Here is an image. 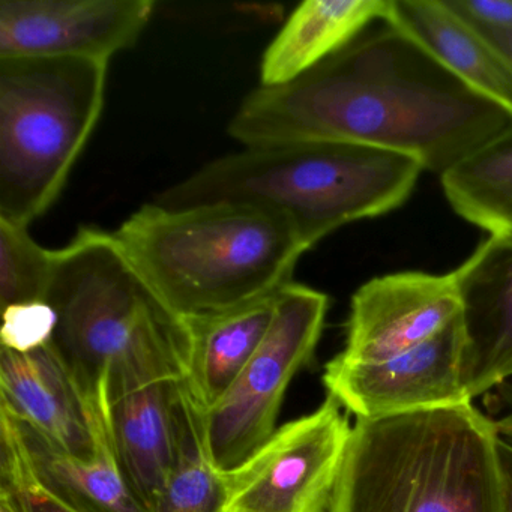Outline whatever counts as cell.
Segmentation results:
<instances>
[{
    "label": "cell",
    "instance_id": "obj_1",
    "mask_svg": "<svg viewBox=\"0 0 512 512\" xmlns=\"http://www.w3.org/2000/svg\"><path fill=\"white\" fill-rule=\"evenodd\" d=\"M511 122V113L385 23L293 82L254 89L227 133L244 148L356 143L443 175Z\"/></svg>",
    "mask_w": 512,
    "mask_h": 512
},
{
    "label": "cell",
    "instance_id": "obj_2",
    "mask_svg": "<svg viewBox=\"0 0 512 512\" xmlns=\"http://www.w3.org/2000/svg\"><path fill=\"white\" fill-rule=\"evenodd\" d=\"M46 302L56 313L52 346L91 400L187 376V322L152 293L113 233L82 227L55 250Z\"/></svg>",
    "mask_w": 512,
    "mask_h": 512
},
{
    "label": "cell",
    "instance_id": "obj_3",
    "mask_svg": "<svg viewBox=\"0 0 512 512\" xmlns=\"http://www.w3.org/2000/svg\"><path fill=\"white\" fill-rule=\"evenodd\" d=\"M113 235L152 293L184 320L272 295L308 251L284 215L245 203H148Z\"/></svg>",
    "mask_w": 512,
    "mask_h": 512
},
{
    "label": "cell",
    "instance_id": "obj_4",
    "mask_svg": "<svg viewBox=\"0 0 512 512\" xmlns=\"http://www.w3.org/2000/svg\"><path fill=\"white\" fill-rule=\"evenodd\" d=\"M499 440L472 401L356 418L329 512H505Z\"/></svg>",
    "mask_w": 512,
    "mask_h": 512
},
{
    "label": "cell",
    "instance_id": "obj_5",
    "mask_svg": "<svg viewBox=\"0 0 512 512\" xmlns=\"http://www.w3.org/2000/svg\"><path fill=\"white\" fill-rule=\"evenodd\" d=\"M424 167L415 158L356 143L308 142L244 148L158 194L167 209L232 202L271 209L310 250L353 221L407 202Z\"/></svg>",
    "mask_w": 512,
    "mask_h": 512
},
{
    "label": "cell",
    "instance_id": "obj_6",
    "mask_svg": "<svg viewBox=\"0 0 512 512\" xmlns=\"http://www.w3.org/2000/svg\"><path fill=\"white\" fill-rule=\"evenodd\" d=\"M107 62L0 59V218L28 227L64 190L106 103Z\"/></svg>",
    "mask_w": 512,
    "mask_h": 512
},
{
    "label": "cell",
    "instance_id": "obj_7",
    "mask_svg": "<svg viewBox=\"0 0 512 512\" xmlns=\"http://www.w3.org/2000/svg\"><path fill=\"white\" fill-rule=\"evenodd\" d=\"M325 293L289 283L280 287L271 328L226 394L205 412L209 452L218 469L241 466L277 430L293 377L311 361L328 313Z\"/></svg>",
    "mask_w": 512,
    "mask_h": 512
},
{
    "label": "cell",
    "instance_id": "obj_8",
    "mask_svg": "<svg viewBox=\"0 0 512 512\" xmlns=\"http://www.w3.org/2000/svg\"><path fill=\"white\" fill-rule=\"evenodd\" d=\"M350 434L343 406L328 395L230 470L224 512H329Z\"/></svg>",
    "mask_w": 512,
    "mask_h": 512
},
{
    "label": "cell",
    "instance_id": "obj_9",
    "mask_svg": "<svg viewBox=\"0 0 512 512\" xmlns=\"http://www.w3.org/2000/svg\"><path fill=\"white\" fill-rule=\"evenodd\" d=\"M461 314L415 349L377 362L347 364L332 358L323 385L356 418L374 419L472 401L464 377Z\"/></svg>",
    "mask_w": 512,
    "mask_h": 512
},
{
    "label": "cell",
    "instance_id": "obj_10",
    "mask_svg": "<svg viewBox=\"0 0 512 512\" xmlns=\"http://www.w3.org/2000/svg\"><path fill=\"white\" fill-rule=\"evenodd\" d=\"M154 0H0V59L107 62L136 46Z\"/></svg>",
    "mask_w": 512,
    "mask_h": 512
},
{
    "label": "cell",
    "instance_id": "obj_11",
    "mask_svg": "<svg viewBox=\"0 0 512 512\" xmlns=\"http://www.w3.org/2000/svg\"><path fill=\"white\" fill-rule=\"evenodd\" d=\"M460 314L454 272L373 278L353 295L346 344L335 358L347 364L392 358L431 340Z\"/></svg>",
    "mask_w": 512,
    "mask_h": 512
},
{
    "label": "cell",
    "instance_id": "obj_12",
    "mask_svg": "<svg viewBox=\"0 0 512 512\" xmlns=\"http://www.w3.org/2000/svg\"><path fill=\"white\" fill-rule=\"evenodd\" d=\"M0 406L80 460L100 455L106 439L100 407L52 343L28 353L0 349Z\"/></svg>",
    "mask_w": 512,
    "mask_h": 512
},
{
    "label": "cell",
    "instance_id": "obj_13",
    "mask_svg": "<svg viewBox=\"0 0 512 512\" xmlns=\"http://www.w3.org/2000/svg\"><path fill=\"white\" fill-rule=\"evenodd\" d=\"M454 275L473 400L512 377V230L488 236Z\"/></svg>",
    "mask_w": 512,
    "mask_h": 512
},
{
    "label": "cell",
    "instance_id": "obj_14",
    "mask_svg": "<svg viewBox=\"0 0 512 512\" xmlns=\"http://www.w3.org/2000/svg\"><path fill=\"white\" fill-rule=\"evenodd\" d=\"M182 380L151 383L115 400H95L119 469L149 512H154L175 460Z\"/></svg>",
    "mask_w": 512,
    "mask_h": 512
},
{
    "label": "cell",
    "instance_id": "obj_15",
    "mask_svg": "<svg viewBox=\"0 0 512 512\" xmlns=\"http://www.w3.org/2000/svg\"><path fill=\"white\" fill-rule=\"evenodd\" d=\"M383 23L412 38L461 82L512 115L511 65L445 0H391Z\"/></svg>",
    "mask_w": 512,
    "mask_h": 512
},
{
    "label": "cell",
    "instance_id": "obj_16",
    "mask_svg": "<svg viewBox=\"0 0 512 512\" xmlns=\"http://www.w3.org/2000/svg\"><path fill=\"white\" fill-rule=\"evenodd\" d=\"M0 418L13 428L35 481L62 505L74 512H149L122 475L107 430L100 455L85 461L2 406Z\"/></svg>",
    "mask_w": 512,
    "mask_h": 512
},
{
    "label": "cell",
    "instance_id": "obj_17",
    "mask_svg": "<svg viewBox=\"0 0 512 512\" xmlns=\"http://www.w3.org/2000/svg\"><path fill=\"white\" fill-rule=\"evenodd\" d=\"M391 0H305L284 23L260 62V86L286 85L313 70L371 23L385 22Z\"/></svg>",
    "mask_w": 512,
    "mask_h": 512
},
{
    "label": "cell",
    "instance_id": "obj_18",
    "mask_svg": "<svg viewBox=\"0 0 512 512\" xmlns=\"http://www.w3.org/2000/svg\"><path fill=\"white\" fill-rule=\"evenodd\" d=\"M278 290L226 313L185 320L190 331L185 383L205 412L226 394L265 340L274 320Z\"/></svg>",
    "mask_w": 512,
    "mask_h": 512
},
{
    "label": "cell",
    "instance_id": "obj_19",
    "mask_svg": "<svg viewBox=\"0 0 512 512\" xmlns=\"http://www.w3.org/2000/svg\"><path fill=\"white\" fill-rule=\"evenodd\" d=\"M229 499V472L218 469L209 452L205 410L185 379L176 409V451L172 469L154 512H224Z\"/></svg>",
    "mask_w": 512,
    "mask_h": 512
},
{
    "label": "cell",
    "instance_id": "obj_20",
    "mask_svg": "<svg viewBox=\"0 0 512 512\" xmlns=\"http://www.w3.org/2000/svg\"><path fill=\"white\" fill-rule=\"evenodd\" d=\"M455 214L490 233L512 230V122L440 175Z\"/></svg>",
    "mask_w": 512,
    "mask_h": 512
},
{
    "label": "cell",
    "instance_id": "obj_21",
    "mask_svg": "<svg viewBox=\"0 0 512 512\" xmlns=\"http://www.w3.org/2000/svg\"><path fill=\"white\" fill-rule=\"evenodd\" d=\"M55 250L41 247L28 227L0 218V305L46 302Z\"/></svg>",
    "mask_w": 512,
    "mask_h": 512
},
{
    "label": "cell",
    "instance_id": "obj_22",
    "mask_svg": "<svg viewBox=\"0 0 512 512\" xmlns=\"http://www.w3.org/2000/svg\"><path fill=\"white\" fill-rule=\"evenodd\" d=\"M0 497L14 512H74L35 481L11 425L0 418Z\"/></svg>",
    "mask_w": 512,
    "mask_h": 512
},
{
    "label": "cell",
    "instance_id": "obj_23",
    "mask_svg": "<svg viewBox=\"0 0 512 512\" xmlns=\"http://www.w3.org/2000/svg\"><path fill=\"white\" fill-rule=\"evenodd\" d=\"M0 343L5 349L28 353L52 343L56 313L47 302L11 305L2 310Z\"/></svg>",
    "mask_w": 512,
    "mask_h": 512
},
{
    "label": "cell",
    "instance_id": "obj_24",
    "mask_svg": "<svg viewBox=\"0 0 512 512\" xmlns=\"http://www.w3.org/2000/svg\"><path fill=\"white\" fill-rule=\"evenodd\" d=\"M482 37L512 32V0H445Z\"/></svg>",
    "mask_w": 512,
    "mask_h": 512
},
{
    "label": "cell",
    "instance_id": "obj_25",
    "mask_svg": "<svg viewBox=\"0 0 512 512\" xmlns=\"http://www.w3.org/2000/svg\"><path fill=\"white\" fill-rule=\"evenodd\" d=\"M499 457L505 488V512H512V445L502 437L499 440Z\"/></svg>",
    "mask_w": 512,
    "mask_h": 512
},
{
    "label": "cell",
    "instance_id": "obj_26",
    "mask_svg": "<svg viewBox=\"0 0 512 512\" xmlns=\"http://www.w3.org/2000/svg\"><path fill=\"white\" fill-rule=\"evenodd\" d=\"M485 38L499 50L500 55L508 61V64L511 65L512 68V32Z\"/></svg>",
    "mask_w": 512,
    "mask_h": 512
},
{
    "label": "cell",
    "instance_id": "obj_27",
    "mask_svg": "<svg viewBox=\"0 0 512 512\" xmlns=\"http://www.w3.org/2000/svg\"><path fill=\"white\" fill-rule=\"evenodd\" d=\"M494 422H496L499 436L502 437L505 442L511 443L512 445V410H509L506 415H503L502 418Z\"/></svg>",
    "mask_w": 512,
    "mask_h": 512
},
{
    "label": "cell",
    "instance_id": "obj_28",
    "mask_svg": "<svg viewBox=\"0 0 512 512\" xmlns=\"http://www.w3.org/2000/svg\"><path fill=\"white\" fill-rule=\"evenodd\" d=\"M0 512H14L10 503H8L4 497H0Z\"/></svg>",
    "mask_w": 512,
    "mask_h": 512
}]
</instances>
